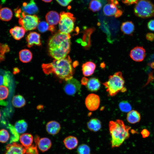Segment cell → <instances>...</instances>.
Returning a JSON list of instances; mask_svg holds the SVG:
<instances>
[{
	"label": "cell",
	"instance_id": "cell-1",
	"mask_svg": "<svg viewBox=\"0 0 154 154\" xmlns=\"http://www.w3.org/2000/svg\"><path fill=\"white\" fill-rule=\"evenodd\" d=\"M70 36L59 31L49 39L48 50L50 55L55 59L60 60L66 57L70 50Z\"/></svg>",
	"mask_w": 154,
	"mask_h": 154
},
{
	"label": "cell",
	"instance_id": "cell-2",
	"mask_svg": "<svg viewBox=\"0 0 154 154\" xmlns=\"http://www.w3.org/2000/svg\"><path fill=\"white\" fill-rule=\"evenodd\" d=\"M71 62V58L68 56L60 60L54 59L50 63L43 64L42 67L45 74H54L66 81L73 78V70Z\"/></svg>",
	"mask_w": 154,
	"mask_h": 154
},
{
	"label": "cell",
	"instance_id": "cell-3",
	"mask_svg": "<svg viewBox=\"0 0 154 154\" xmlns=\"http://www.w3.org/2000/svg\"><path fill=\"white\" fill-rule=\"evenodd\" d=\"M109 126L112 148L119 147L125 140L129 138V131L131 128L125 125L122 120L111 121L109 123Z\"/></svg>",
	"mask_w": 154,
	"mask_h": 154
},
{
	"label": "cell",
	"instance_id": "cell-4",
	"mask_svg": "<svg viewBox=\"0 0 154 154\" xmlns=\"http://www.w3.org/2000/svg\"><path fill=\"white\" fill-rule=\"evenodd\" d=\"M125 80L121 72H118L109 77L108 80L103 83L109 96H114L121 92H124Z\"/></svg>",
	"mask_w": 154,
	"mask_h": 154
},
{
	"label": "cell",
	"instance_id": "cell-5",
	"mask_svg": "<svg viewBox=\"0 0 154 154\" xmlns=\"http://www.w3.org/2000/svg\"><path fill=\"white\" fill-rule=\"evenodd\" d=\"M134 11L135 15L139 17H150L154 15V5L149 0H138Z\"/></svg>",
	"mask_w": 154,
	"mask_h": 154
},
{
	"label": "cell",
	"instance_id": "cell-6",
	"mask_svg": "<svg viewBox=\"0 0 154 154\" xmlns=\"http://www.w3.org/2000/svg\"><path fill=\"white\" fill-rule=\"evenodd\" d=\"M59 22V31L70 34L73 30L76 18L70 13L62 11L60 13Z\"/></svg>",
	"mask_w": 154,
	"mask_h": 154
},
{
	"label": "cell",
	"instance_id": "cell-7",
	"mask_svg": "<svg viewBox=\"0 0 154 154\" xmlns=\"http://www.w3.org/2000/svg\"><path fill=\"white\" fill-rule=\"evenodd\" d=\"M39 19L37 16L26 14L21 13L19 20V24L26 31L35 29L39 23Z\"/></svg>",
	"mask_w": 154,
	"mask_h": 154
},
{
	"label": "cell",
	"instance_id": "cell-8",
	"mask_svg": "<svg viewBox=\"0 0 154 154\" xmlns=\"http://www.w3.org/2000/svg\"><path fill=\"white\" fill-rule=\"evenodd\" d=\"M81 87V84L79 81L73 78L66 81L63 89L67 94L73 96L80 93Z\"/></svg>",
	"mask_w": 154,
	"mask_h": 154
},
{
	"label": "cell",
	"instance_id": "cell-9",
	"mask_svg": "<svg viewBox=\"0 0 154 154\" xmlns=\"http://www.w3.org/2000/svg\"><path fill=\"white\" fill-rule=\"evenodd\" d=\"M100 99L97 95L92 93L86 97L85 100L86 106L88 110L93 111L97 110L100 106Z\"/></svg>",
	"mask_w": 154,
	"mask_h": 154
},
{
	"label": "cell",
	"instance_id": "cell-10",
	"mask_svg": "<svg viewBox=\"0 0 154 154\" xmlns=\"http://www.w3.org/2000/svg\"><path fill=\"white\" fill-rule=\"evenodd\" d=\"M146 51L142 46H137L132 49L129 55L131 58L136 62H141L144 59L145 56Z\"/></svg>",
	"mask_w": 154,
	"mask_h": 154
},
{
	"label": "cell",
	"instance_id": "cell-11",
	"mask_svg": "<svg viewBox=\"0 0 154 154\" xmlns=\"http://www.w3.org/2000/svg\"><path fill=\"white\" fill-rule=\"evenodd\" d=\"M5 154H25V148L22 145L15 142L8 144L6 146Z\"/></svg>",
	"mask_w": 154,
	"mask_h": 154
},
{
	"label": "cell",
	"instance_id": "cell-12",
	"mask_svg": "<svg viewBox=\"0 0 154 154\" xmlns=\"http://www.w3.org/2000/svg\"><path fill=\"white\" fill-rule=\"evenodd\" d=\"M26 40L29 48L34 45L40 46L41 45L40 35L36 32H30L27 35Z\"/></svg>",
	"mask_w": 154,
	"mask_h": 154
},
{
	"label": "cell",
	"instance_id": "cell-13",
	"mask_svg": "<svg viewBox=\"0 0 154 154\" xmlns=\"http://www.w3.org/2000/svg\"><path fill=\"white\" fill-rule=\"evenodd\" d=\"M22 11L26 14L30 15H34L39 11L35 0H30L28 3L24 2L23 4Z\"/></svg>",
	"mask_w": 154,
	"mask_h": 154
},
{
	"label": "cell",
	"instance_id": "cell-14",
	"mask_svg": "<svg viewBox=\"0 0 154 154\" xmlns=\"http://www.w3.org/2000/svg\"><path fill=\"white\" fill-rule=\"evenodd\" d=\"M45 18L46 22L50 26L54 27L59 23L60 16L56 11H51L46 14Z\"/></svg>",
	"mask_w": 154,
	"mask_h": 154
},
{
	"label": "cell",
	"instance_id": "cell-15",
	"mask_svg": "<svg viewBox=\"0 0 154 154\" xmlns=\"http://www.w3.org/2000/svg\"><path fill=\"white\" fill-rule=\"evenodd\" d=\"M46 127L47 132L52 135L57 134L61 129L60 123L55 121H51L48 122Z\"/></svg>",
	"mask_w": 154,
	"mask_h": 154
},
{
	"label": "cell",
	"instance_id": "cell-16",
	"mask_svg": "<svg viewBox=\"0 0 154 154\" xmlns=\"http://www.w3.org/2000/svg\"><path fill=\"white\" fill-rule=\"evenodd\" d=\"M26 31L23 27L15 26L10 30L9 32L15 39L19 40L23 37Z\"/></svg>",
	"mask_w": 154,
	"mask_h": 154
},
{
	"label": "cell",
	"instance_id": "cell-17",
	"mask_svg": "<svg viewBox=\"0 0 154 154\" xmlns=\"http://www.w3.org/2000/svg\"><path fill=\"white\" fill-rule=\"evenodd\" d=\"M86 86L88 90L91 92H96L100 88L101 83L98 78L92 77L88 79Z\"/></svg>",
	"mask_w": 154,
	"mask_h": 154
},
{
	"label": "cell",
	"instance_id": "cell-18",
	"mask_svg": "<svg viewBox=\"0 0 154 154\" xmlns=\"http://www.w3.org/2000/svg\"><path fill=\"white\" fill-rule=\"evenodd\" d=\"M96 68V65L93 62L88 61L83 64L82 70L84 75L88 76L92 75L94 73Z\"/></svg>",
	"mask_w": 154,
	"mask_h": 154
},
{
	"label": "cell",
	"instance_id": "cell-19",
	"mask_svg": "<svg viewBox=\"0 0 154 154\" xmlns=\"http://www.w3.org/2000/svg\"><path fill=\"white\" fill-rule=\"evenodd\" d=\"M63 142L65 146L67 149L72 150L77 147L78 144V140L76 137L69 136L64 139Z\"/></svg>",
	"mask_w": 154,
	"mask_h": 154
},
{
	"label": "cell",
	"instance_id": "cell-20",
	"mask_svg": "<svg viewBox=\"0 0 154 154\" xmlns=\"http://www.w3.org/2000/svg\"><path fill=\"white\" fill-rule=\"evenodd\" d=\"M87 125L89 130L94 132L98 131L102 127L101 121L96 118H93L90 119L87 122Z\"/></svg>",
	"mask_w": 154,
	"mask_h": 154
},
{
	"label": "cell",
	"instance_id": "cell-21",
	"mask_svg": "<svg viewBox=\"0 0 154 154\" xmlns=\"http://www.w3.org/2000/svg\"><path fill=\"white\" fill-rule=\"evenodd\" d=\"M121 29L124 34L131 35L134 31L135 26L131 21H127L122 23Z\"/></svg>",
	"mask_w": 154,
	"mask_h": 154
},
{
	"label": "cell",
	"instance_id": "cell-22",
	"mask_svg": "<svg viewBox=\"0 0 154 154\" xmlns=\"http://www.w3.org/2000/svg\"><path fill=\"white\" fill-rule=\"evenodd\" d=\"M37 145L40 151L44 152L50 148L52 145V143L49 138L43 137L39 139Z\"/></svg>",
	"mask_w": 154,
	"mask_h": 154
},
{
	"label": "cell",
	"instance_id": "cell-23",
	"mask_svg": "<svg viewBox=\"0 0 154 154\" xmlns=\"http://www.w3.org/2000/svg\"><path fill=\"white\" fill-rule=\"evenodd\" d=\"M141 119L139 113L135 110H131L128 112L127 116V121L131 124H135L139 122Z\"/></svg>",
	"mask_w": 154,
	"mask_h": 154
},
{
	"label": "cell",
	"instance_id": "cell-24",
	"mask_svg": "<svg viewBox=\"0 0 154 154\" xmlns=\"http://www.w3.org/2000/svg\"><path fill=\"white\" fill-rule=\"evenodd\" d=\"M20 60L23 63L30 62L32 59L33 55L31 52L29 50L23 49L21 50L19 53Z\"/></svg>",
	"mask_w": 154,
	"mask_h": 154
},
{
	"label": "cell",
	"instance_id": "cell-25",
	"mask_svg": "<svg viewBox=\"0 0 154 154\" xmlns=\"http://www.w3.org/2000/svg\"><path fill=\"white\" fill-rule=\"evenodd\" d=\"M119 9L117 6L113 4L108 3L104 6L103 11L105 15L111 16L115 15Z\"/></svg>",
	"mask_w": 154,
	"mask_h": 154
},
{
	"label": "cell",
	"instance_id": "cell-26",
	"mask_svg": "<svg viewBox=\"0 0 154 154\" xmlns=\"http://www.w3.org/2000/svg\"><path fill=\"white\" fill-rule=\"evenodd\" d=\"M19 139L22 145L27 147L32 145L33 138V135L31 134L25 133L20 136Z\"/></svg>",
	"mask_w": 154,
	"mask_h": 154
},
{
	"label": "cell",
	"instance_id": "cell-27",
	"mask_svg": "<svg viewBox=\"0 0 154 154\" xmlns=\"http://www.w3.org/2000/svg\"><path fill=\"white\" fill-rule=\"evenodd\" d=\"M13 15L12 11L9 8L4 7L0 9V19L8 21L10 20Z\"/></svg>",
	"mask_w": 154,
	"mask_h": 154
},
{
	"label": "cell",
	"instance_id": "cell-28",
	"mask_svg": "<svg viewBox=\"0 0 154 154\" xmlns=\"http://www.w3.org/2000/svg\"><path fill=\"white\" fill-rule=\"evenodd\" d=\"M13 106L16 108H21L26 104V100L24 97L20 95L14 96L12 101Z\"/></svg>",
	"mask_w": 154,
	"mask_h": 154
},
{
	"label": "cell",
	"instance_id": "cell-29",
	"mask_svg": "<svg viewBox=\"0 0 154 154\" xmlns=\"http://www.w3.org/2000/svg\"><path fill=\"white\" fill-rule=\"evenodd\" d=\"M14 127L18 133H23L26 131L28 127V124L25 120L21 119L15 123Z\"/></svg>",
	"mask_w": 154,
	"mask_h": 154
},
{
	"label": "cell",
	"instance_id": "cell-30",
	"mask_svg": "<svg viewBox=\"0 0 154 154\" xmlns=\"http://www.w3.org/2000/svg\"><path fill=\"white\" fill-rule=\"evenodd\" d=\"M7 128L9 129L11 135L10 143L18 141L19 138V135L16 130L15 127L11 124L9 123Z\"/></svg>",
	"mask_w": 154,
	"mask_h": 154
},
{
	"label": "cell",
	"instance_id": "cell-31",
	"mask_svg": "<svg viewBox=\"0 0 154 154\" xmlns=\"http://www.w3.org/2000/svg\"><path fill=\"white\" fill-rule=\"evenodd\" d=\"M102 4L99 0H92L89 4V9L93 12H96L100 10Z\"/></svg>",
	"mask_w": 154,
	"mask_h": 154
},
{
	"label": "cell",
	"instance_id": "cell-32",
	"mask_svg": "<svg viewBox=\"0 0 154 154\" xmlns=\"http://www.w3.org/2000/svg\"><path fill=\"white\" fill-rule=\"evenodd\" d=\"M10 50L7 44L0 43V63L5 60V54L9 52Z\"/></svg>",
	"mask_w": 154,
	"mask_h": 154
},
{
	"label": "cell",
	"instance_id": "cell-33",
	"mask_svg": "<svg viewBox=\"0 0 154 154\" xmlns=\"http://www.w3.org/2000/svg\"><path fill=\"white\" fill-rule=\"evenodd\" d=\"M10 137L9 133L7 130L5 129L0 130V142L3 143H6Z\"/></svg>",
	"mask_w": 154,
	"mask_h": 154
},
{
	"label": "cell",
	"instance_id": "cell-34",
	"mask_svg": "<svg viewBox=\"0 0 154 154\" xmlns=\"http://www.w3.org/2000/svg\"><path fill=\"white\" fill-rule=\"evenodd\" d=\"M77 152L78 154H90V149L87 145L82 144L78 147Z\"/></svg>",
	"mask_w": 154,
	"mask_h": 154
},
{
	"label": "cell",
	"instance_id": "cell-35",
	"mask_svg": "<svg viewBox=\"0 0 154 154\" xmlns=\"http://www.w3.org/2000/svg\"><path fill=\"white\" fill-rule=\"evenodd\" d=\"M119 106L120 110L123 112H129L131 110L132 108L131 105L127 101H124L120 102Z\"/></svg>",
	"mask_w": 154,
	"mask_h": 154
},
{
	"label": "cell",
	"instance_id": "cell-36",
	"mask_svg": "<svg viewBox=\"0 0 154 154\" xmlns=\"http://www.w3.org/2000/svg\"><path fill=\"white\" fill-rule=\"evenodd\" d=\"M9 90L7 87L4 86H0V102L6 99L8 96Z\"/></svg>",
	"mask_w": 154,
	"mask_h": 154
},
{
	"label": "cell",
	"instance_id": "cell-37",
	"mask_svg": "<svg viewBox=\"0 0 154 154\" xmlns=\"http://www.w3.org/2000/svg\"><path fill=\"white\" fill-rule=\"evenodd\" d=\"M49 25L47 22L41 21L38 23L37 28L38 31L41 33H44L49 30Z\"/></svg>",
	"mask_w": 154,
	"mask_h": 154
},
{
	"label": "cell",
	"instance_id": "cell-38",
	"mask_svg": "<svg viewBox=\"0 0 154 154\" xmlns=\"http://www.w3.org/2000/svg\"><path fill=\"white\" fill-rule=\"evenodd\" d=\"M25 153L26 154H39L36 145H31L25 147Z\"/></svg>",
	"mask_w": 154,
	"mask_h": 154
},
{
	"label": "cell",
	"instance_id": "cell-39",
	"mask_svg": "<svg viewBox=\"0 0 154 154\" xmlns=\"http://www.w3.org/2000/svg\"><path fill=\"white\" fill-rule=\"evenodd\" d=\"M3 84L4 86L7 87L9 85L10 80V76L9 74L7 73L3 76Z\"/></svg>",
	"mask_w": 154,
	"mask_h": 154
},
{
	"label": "cell",
	"instance_id": "cell-40",
	"mask_svg": "<svg viewBox=\"0 0 154 154\" xmlns=\"http://www.w3.org/2000/svg\"><path fill=\"white\" fill-rule=\"evenodd\" d=\"M72 0H56L61 5L65 7L67 6Z\"/></svg>",
	"mask_w": 154,
	"mask_h": 154
},
{
	"label": "cell",
	"instance_id": "cell-41",
	"mask_svg": "<svg viewBox=\"0 0 154 154\" xmlns=\"http://www.w3.org/2000/svg\"><path fill=\"white\" fill-rule=\"evenodd\" d=\"M147 27L150 30L154 31V20H151L149 22Z\"/></svg>",
	"mask_w": 154,
	"mask_h": 154
},
{
	"label": "cell",
	"instance_id": "cell-42",
	"mask_svg": "<svg viewBox=\"0 0 154 154\" xmlns=\"http://www.w3.org/2000/svg\"><path fill=\"white\" fill-rule=\"evenodd\" d=\"M122 2L127 5L136 3L138 0H122Z\"/></svg>",
	"mask_w": 154,
	"mask_h": 154
},
{
	"label": "cell",
	"instance_id": "cell-43",
	"mask_svg": "<svg viewBox=\"0 0 154 154\" xmlns=\"http://www.w3.org/2000/svg\"><path fill=\"white\" fill-rule=\"evenodd\" d=\"M146 38L147 40L152 41L154 40V34L151 33H148L146 35Z\"/></svg>",
	"mask_w": 154,
	"mask_h": 154
},
{
	"label": "cell",
	"instance_id": "cell-44",
	"mask_svg": "<svg viewBox=\"0 0 154 154\" xmlns=\"http://www.w3.org/2000/svg\"><path fill=\"white\" fill-rule=\"evenodd\" d=\"M141 134L143 138H145L149 136V132L147 130L145 129L142 131Z\"/></svg>",
	"mask_w": 154,
	"mask_h": 154
},
{
	"label": "cell",
	"instance_id": "cell-45",
	"mask_svg": "<svg viewBox=\"0 0 154 154\" xmlns=\"http://www.w3.org/2000/svg\"><path fill=\"white\" fill-rule=\"evenodd\" d=\"M109 3L113 4L116 6H118L119 5V3L118 0H107Z\"/></svg>",
	"mask_w": 154,
	"mask_h": 154
},
{
	"label": "cell",
	"instance_id": "cell-46",
	"mask_svg": "<svg viewBox=\"0 0 154 154\" xmlns=\"http://www.w3.org/2000/svg\"><path fill=\"white\" fill-rule=\"evenodd\" d=\"M122 14V11L121 10L119 9L117 12L114 16L116 18H117L120 16Z\"/></svg>",
	"mask_w": 154,
	"mask_h": 154
},
{
	"label": "cell",
	"instance_id": "cell-47",
	"mask_svg": "<svg viewBox=\"0 0 154 154\" xmlns=\"http://www.w3.org/2000/svg\"><path fill=\"white\" fill-rule=\"evenodd\" d=\"M88 79V78H85V77H84L82 79L81 84L82 85L86 86Z\"/></svg>",
	"mask_w": 154,
	"mask_h": 154
},
{
	"label": "cell",
	"instance_id": "cell-48",
	"mask_svg": "<svg viewBox=\"0 0 154 154\" xmlns=\"http://www.w3.org/2000/svg\"><path fill=\"white\" fill-rule=\"evenodd\" d=\"M40 139L39 137L38 136L36 135L35 136L34 138V141H35L36 145H37Z\"/></svg>",
	"mask_w": 154,
	"mask_h": 154
},
{
	"label": "cell",
	"instance_id": "cell-49",
	"mask_svg": "<svg viewBox=\"0 0 154 154\" xmlns=\"http://www.w3.org/2000/svg\"><path fill=\"white\" fill-rule=\"evenodd\" d=\"M3 76L0 75V86L3 84Z\"/></svg>",
	"mask_w": 154,
	"mask_h": 154
},
{
	"label": "cell",
	"instance_id": "cell-50",
	"mask_svg": "<svg viewBox=\"0 0 154 154\" xmlns=\"http://www.w3.org/2000/svg\"><path fill=\"white\" fill-rule=\"evenodd\" d=\"M13 73L14 74H15L19 72V69L17 68H15L13 69Z\"/></svg>",
	"mask_w": 154,
	"mask_h": 154
},
{
	"label": "cell",
	"instance_id": "cell-51",
	"mask_svg": "<svg viewBox=\"0 0 154 154\" xmlns=\"http://www.w3.org/2000/svg\"><path fill=\"white\" fill-rule=\"evenodd\" d=\"M43 1H44L45 2L49 3L51 2L52 0H42Z\"/></svg>",
	"mask_w": 154,
	"mask_h": 154
},
{
	"label": "cell",
	"instance_id": "cell-52",
	"mask_svg": "<svg viewBox=\"0 0 154 154\" xmlns=\"http://www.w3.org/2000/svg\"><path fill=\"white\" fill-rule=\"evenodd\" d=\"M1 112H0V119L1 117Z\"/></svg>",
	"mask_w": 154,
	"mask_h": 154
},
{
	"label": "cell",
	"instance_id": "cell-53",
	"mask_svg": "<svg viewBox=\"0 0 154 154\" xmlns=\"http://www.w3.org/2000/svg\"><path fill=\"white\" fill-rule=\"evenodd\" d=\"M1 5H0V9L1 8Z\"/></svg>",
	"mask_w": 154,
	"mask_h": 154
},
{
	"label": "cell",
	"instance_id": "cell-54",
	"mask_svg": "<svg viewBox=\"0 0 154 154\" xmlns=\"http://www.w3.org/2000/svg\"></svg>",
	"mask_w": 154,
	"mask_h": 154
}]
</instances>
